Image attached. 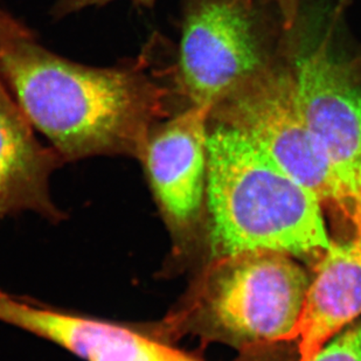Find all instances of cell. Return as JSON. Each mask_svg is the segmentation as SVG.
Segmentation results:
<instances>
[{
	"mask_svg": "<svg viewBox=\"0 0 361 361\" xmlns=\"http://www.w3.org/2000/svg\"><path fill=\"white\" fill-rule=\"evenodd\" d=\"M0 322L85 361H204L178 348L161 321H113L0 291Z\"/></svg>",
	"mask_w": 361,
	"mask_h": 361,
	"instance_id": "obj_8",
	"label": "cell"
},
{
	"mask_svg": "<svg viewBox=\"0 0 361 361\" xmlns=\"http://www.w3.org/2000/svg\"><path fill=\"white\" fill-rule=\"evenodd\" d=\"M33 129L0 74V218L33 212L56 224L66 213L51 198L49 184L65 161Z\"/></svg>",
	"mask_w": 361,
	"mask_h": 361,
	"instance_id": "obj_9",
	"label": "cell"
},
{
	"mask_svg": "<svg viewBox=\"0 0 361 361\" xmlns=\"http://www.w3.org/2000/svg\"><path fill=\"white\" fill-rule=\"evenodd\" d=\"M0 74L65 164L99 156L140 161L154 126L188 108L161 42L116 67H89L48 51L3 11Z\"/></svg>",
	"mask_w": 361,
	"mask_h": 361,
	"instance_id": "obj_1",
	"label": "cell"
},
{
	"mask_svg": "<svg viewBox=\"0 0 361 361\" xmlns=\"http://www.w3.org/2000/svg\"><path fill=\"white\" fill-rule=\"evenodd\" d=\"M311 279L295 257L245 252L202 264L161 319L174 341L186 336L252 351L293 341Z\"/></svg>",
	"mask_w": 361,
	"mask_h": 361,
	"instance_id": "obj_3",
	"label": "cell"
},
{
	"mask_svg": "<svg viewBox=\"0 0 361 361\" xmlns=\"http://www.w3.org/2000/svg\"><path fill=\"white\" fill-rule=\"evenodd\" d=\"M113 1V0H58L55 4V17H66L68 14L74 13L78 11L89 6H99L104 4ZM137 5H142L145 7H154L156 0H133Z\"/></svg>",
	"mask_w": 361,
	"mask_h": 361,
	"instance_id": "obj_12",
	"label": "cell"
},
{
	"mask_svg": "<svg viewBox=\"0 0 361 361\" xmlns=\"http://www.w3.org/2000/svg\"><path fill=\"white\" fill-rule=\"evenodd\" d=\"M254 7L241 0H186L174 63L186 106L212 111L271 66Z\"/></svg>",
	"mask_w": 361,
	"mask_h": 361,
	"instance_id": "obj_6",
	"label": "cell"
},
{
	"mask_svg": "<svg viewBox=\"0 0 361 361\" xmlns=\"http://www.w3.org/2000/svg\"><path fill=\"white\" fill-rule=\"evenodd\" d=\"M209 121L245 133L323 206L351 221L341 181L300 110L293 71L270 66L215 106Z\"/></svg>",
	"mask_w": 361,
	"mask_h": 361,
	"instance_id": "obj_4",
	"label": "cell"
},
{
	"mask_svg": "<svg viewBox=\"0 0 361 361\" xmlns=\"http://www.w3.org/2000/svg\"><path fill=\"white\" fill-rule=\"evenodd\" d=\"M209 113L192 106L159 123L138 161L170 236L164 279L179 275L198 254L204 257Z\"/></svg>",
	"mask_w": 361,
	"mask_h": 361,
	"instance_id": "obj_5",
	"label": "cell"
},
{
	"mask_svg": "<svg viewBox=\"0 0 361 361\" xmlns=\"http://www.w3.org/2000/svg\"><path fill=\"white\" fill-rule=\"evenodd\" d=\"M314 361H361V322H353L331 338Z\"/></svg>",
	"mask_w": 361,
	"mask_h": 361,
	"instance_id": "obj_11",
	"label": "cell"
},
{
	"mask_svg": "<svg viewBox=\"0 0 361 361\" xmlns=\"http://www.w3.org/2000/svg\"><path fill=\"white\" fill-rule=\"evenodd\" d=\"M247 4L255 5L256 1L271 4L276 7L277 12L280 14L283 27L286 30H291L296 25L300 13V0H241Z\"/></svg>",
	"mask_w": 361,
	"mask_h": 361,
	"instance_id": "obj_13",
	"label": "cell"
},
{
	"mask_svg": "<svg viewBox=\"0 0 361 361\" xmlns=\"http://www.w3.org/2000/svg\"><path fill=\"white\" fill-rule=\"evenodd\" d=\"M323 204L250 137L208 121L204 263L273 250L318 259L330 248Z\"/></svg>",
	"mask_w": 361,
	"mask_h": 361,
	"instance_id": "obj_2",
	"label": "cell"
},
{
	"mask_svg": "<svg viewBox=\"0 0 361 361\" xmlns=\"http://www.w3.org/2000/svg\"><path fill=\"white\" fill-rule=\"evenodd\" d=\"M361 316V235L332 242L314 267L293 341L298 361H314L324 345Z\"/></svg>",
	"mask_w": 361,
	"mask_h": 361,
	"instance_id": "obj_10",
	"label": "cell"
},
{
	"mask_svg": "<svg viewBox=\"0 0 361 361\" xmlns=\"http://www.w3.org/2000/svg\"><path fill=\"white\" fill-rule=\"evenodd\" d=\"M297 99L311 131L337 174L361 235V76L322 40L297 58Z\"/></svg>",
	"mask_w": 361,
	"mask_h": 361,
	"instance_id": "obj_7",
	"label": "cell"
}]
</instances>
